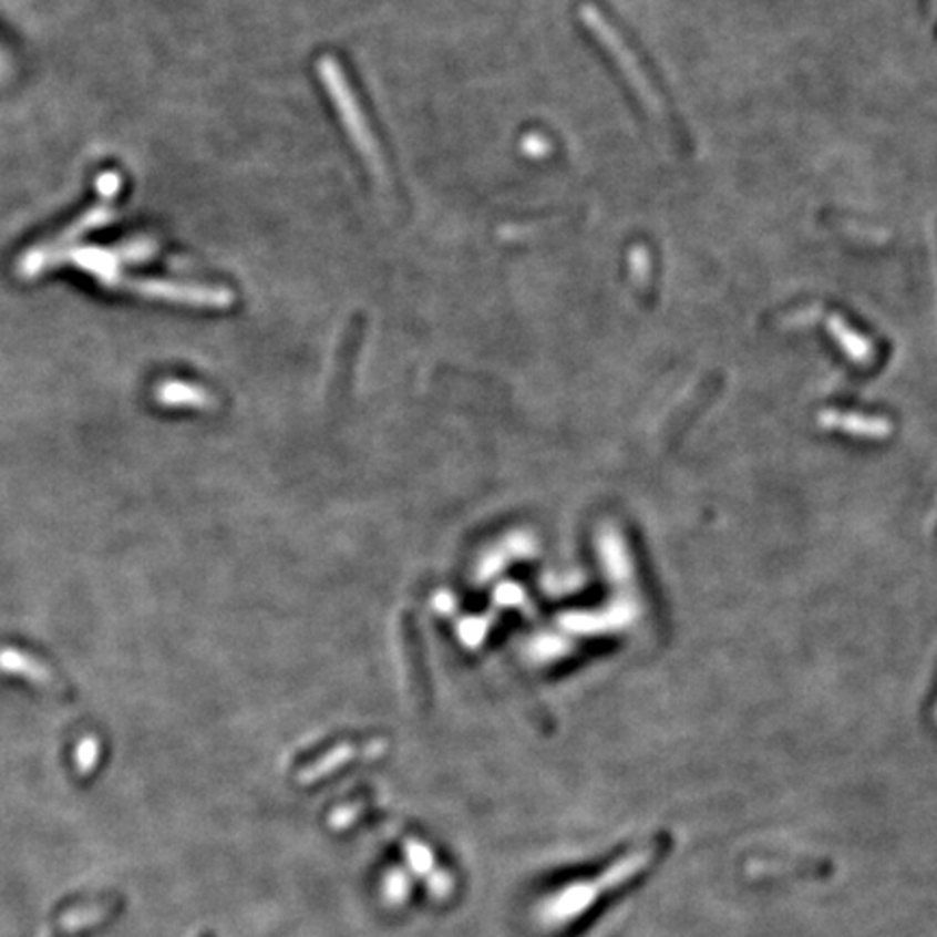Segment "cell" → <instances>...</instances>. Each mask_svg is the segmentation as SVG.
<instances>
[{"label": "cell", "mask_w": 937, "mask_h": 937, "mask_svg": "<svg viewBox=\"0 0 937 937\" xmlns=\"http://www.w3.org/2000/svg\"><path fill=\"white\" fill-rule=\"evenodd\" d=\"M671 846H673L671 835L660 833L653 840H649L645 846L634 848L631 853L619 857L597 879L573 885L569 889H565L552 907V918L569 920V918H577V916L586 914L588 909H593L597 905L599 898L610 896V894L624 889L625 885L634 884L642 875H647L653 866H658L669 855Z\"/></svg>", "instance_id": "obj_1"}, {"label": "cell", "mask_w": 937, "mask_h": 937, "mask_svg": "<svg viewBox=\"0 0 937 937\" xmlns=\"http://www.w3.org/2000/svg\"><path fill=\"white\" fill-rule=\"evenodd\" d=\"M317 74H319V81H321L326 94L334 103L337 115H339L346 133L350 135L354 148L359 151V155L363 156V161L367 163V167L371 169V174L378 181H382L384 174H387L384 158H382L380 146L375 142V135H373V131H371V126H369V122L364 117L361 103H359V99H357V94H354V90H352V85H350V81H348L341 63L334 56L326 54V56H321L317 61Z\"/></svg>", "instance_id": "obj_2"}, {"label": "cell", "mask_w": 937, "mask_h": 937, "mask_svg": "<svg viewBox=\"0 0 937 937\" xmlns=\"http://www.w3.org/2000/svg\"><path fill=\"white\" fill-rule=\"evenodd\" d=\"M128 287L144 298H155V300L198 307V309H228L235 302V294L230 289L213 287V285L140 280V282H131Z\"/></svg>", "instance_id": "obj_3"}, {"label": "cell", "mask_w": 937, "mask_h": 937, "mask_svg": "<svg viewBox=\"0 0 937 937\" xmlns=\"http://www.w3.org/2000/svg\"><path fill=\"white\" fill-rule=\"evenodd\" d=\"M521 148H523V153H525V155L532 156V158H540V156H545L549 153V142H547L543 135L529 133V135H525V140H523V144H521Z\"/></svg>", "instance_id": "obj_4"}]
</instances>
